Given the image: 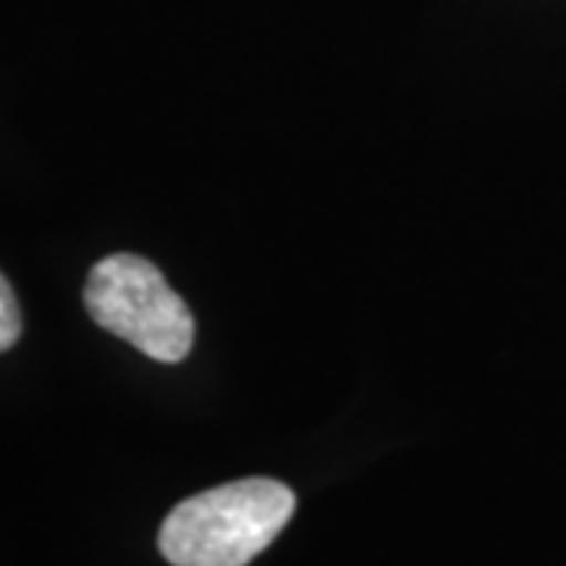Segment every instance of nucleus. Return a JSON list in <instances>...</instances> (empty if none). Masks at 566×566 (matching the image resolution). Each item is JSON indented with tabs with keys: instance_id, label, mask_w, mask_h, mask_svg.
<instances>
[{
	"instance_id": "7ed1b4c3",
	"label": "nucleus",
	"mask_w": 566,
	"mask_h": 566,
	"mask_svg": "<svg viewBox=\"0 0 566 566\" xmlns=\"http://www.w3.org/2000/svg\"><path fill=\"white\" fill-rule=\"evenodd\" d=\"M22 334V308L10 281L0 274V353H7L10 346L20 340Z\"/></svg>"
},
{
	"instance_id": "f257e3e1",
	"label": "nucleus",
	"mask_w": 566,
	"mask_h": 566,
	"mask_svg": "<svg viewBox=\"0 0 566 566\" xmlns=\"http://www.w3.org/2000/svg\"><path fill=\"white\" fill-rule=\"evenodd\" d=\"M296 510L274 479H243L202 491L164 520L158 547L174 566H245L271 545Z\"/></svg>"
},
{
	"instance_id": "f03ea898",
	"label": "nucleus",
	"mask_w": 566,
	"mask_h": 566,
	"mask_svg": "<svg viewBox=\"0 0 566 566\" xmlns=\"http://www.w3.org/2000/svg\"><path fill=\"white\" fill-rule=\"evenodd\" d=\"M92 322L133 344L155 363H182L196 340V318L161 268L117 252L88 271L82 290Z\"/></svg>"
}]
</instances>
